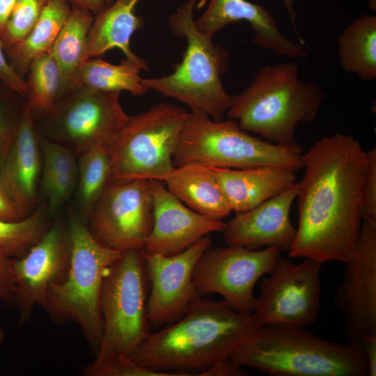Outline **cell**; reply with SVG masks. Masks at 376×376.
<instances>
[{
    "instance_id": "1",
    "label": "cell",
    "mask_w": 376,
    "mask_h": 376,
    "mask_svg": "<svg viewBox=\"0 0 376 376\" xmlns=\"http://www.w3.org/2000/svg\"><path fill=\"white\" fill-rule=\"evenodd\" d=\"M302 161L298 226L288 256L345 263L362 224L359 205L368 151L353 136L336 133L317 141Z\"/></svg>"
},
{
    "instance_id": "2",
    "label": "cell",
    "mask_w": 376,
    "mask_h": 376,
    "mask_svg": "<svg viewBox=\"0 0 376 376\" xmlns=\"http://www.w3.org/2000/svg\"><path fill=\"white\" fill-rule=\"evenodd\" d=\"M260 327L253 313H239L224 299L200 297L179 320L150 332L132 359L145 368L175 376L200 373L230 357Z\"/></svg>"
},
{
    "instance_id": "3",
    "label": "cell",
    "mask_w": 376,
    "mask_h": 376,
    "mask_svg": "<svg viewBox=\"0 0 376 376\" xmlns=\"http://www.w3.org/2000/svg\"><path fill=\"white\" fill-rule=\"evenodd\" d=\"M306 328L268 324L231 354L238 366L271 376H368L361 348L321 338Z\"/></svg>"
},
{
    "instance_id": "4",
    "label": "cell",
    "mask_w": 376,
    "mask_h": 376,
    "mask_svg": "<svg viewBox=\"0 0 376 376\" xmlns=\"http://www.w3.org/2000/svg\"><path fill=\"white\" fill-rule=\"evenodd\" d=\"M324 98L315 82H304L293 62L260 68L251 84L232 95L226 114L239 127L269 142L297 143L295 131L299 123L314 120Z\"/></svg>"
},
{
    "instance_id": "5",
    "label": "cell",
    "mask_w": 376,
    "mask_h": 376,
    "mask_svg": "<svg viewBox=\"0 0 376 376\" xmlns=\"http://www.w3.org/2000/svg\"><path fill=\"white\" fill-rule=\"evenodd\" d=\"M198 0H186L169 17L171 31L186 40L182 58L169 75L143 78L148 90L186 104L190 111L221 120L230 107L232 95L225 90L221 76L228 70L229 54L211 36L196 26L194 10Z\"/></svg>"
},
{
    "instance_id": "6",
    "label": "cell",
    "mask_w": 376,
    "mask_h": 376,
    "mask_svg": "<svg viewBox=\"0 0 376 376\" xmlns=\"http://www.w3.org/2000/svg\"><path fill=\"white\" fill-rule=\"evenodd\" d=\"M70 263L65 277L48 290L43 308L56 323L75 322L97 351L102 338L103 283L121 252L101 244L76 214L68 224Z\"/></svg>"
},
{
    "instance_id": "7",
    "label": "cell",
    "mask_w": 376,
    "mask_h": 376,
    "mask_svg": "<svg viewBox=\"0 0 376 376\" xmlns=\"http://www.w3.org/2000/svg\"><path fill=\"white\" fill-rule=\"evenodd\" d=\"M299 143L275 144L249 134L232 119L214 120L189 111L173 157L175 167L200 164L244 169L279 166L295 171L303 169Z\"/></svg>"
},
{
    "instance_id": "8",
    "label": "cell",
    "mask_w": 376,
    "mask_h": 376,
    "mask_svg": "<svg viewBox=\"0 0 376 376\" xmlns=\"http://www.w3.org/2000/svg\"><path fill=\"white\" fill-rule=\"evenodd\" d=\"M189 111L158 103L130 118L109 148V182L164 181L173 171V157Z\"/></svg>"
},
{
    "instance_id": "9",
    "label": "cell",
    "mask_w": 376,
    "mask_h": 376,
    "mask_svg": "<svg viewBox=\"0 0 376 376\" xmlns=\"http://www.w3.org/2000/svg\"><path fill=\"white\" fill-rule=\"evenodd\" d=\"M149 285L142 249L122 252L103 283V334L95 359L116 355L132 358L149 335Z\"/></svg>"
},
{
    "instance_id": "10",
    "label": "cell",
    "mask_w": 376,
    "mask_h": 376,
    "mask_svg": "<svg viewBox=\"0 0 376 376\" xmlns=\"http://www.w3.org/2000/svg\"><path fill=\"white\" fill-rule=\"evenodd\" d=\"M120 94L80 86L38 118L41 120L39 133L67 146L77 156L97 143L111 146L130 118L120 105Z\"/></svg>"
},
{
    "instance_id": "11",
    "label": "cell",
    "mask_w": 376,
    "mask_h": 376,
    "mask_svg": "<svg viewBox=\"0 0 376 376\" xmlns=\"http://www.w3.org/2000/svg\"><path fill=\"white\" fill-rule=\"evenodd\" d=\"M323 263L306 258L299 264L279 257L260 285L253 314L260 325L291 324L306 328L320 311V273Z\"/></svg>"
},
{
    "instance_id": "12",
    "label": "cell",
    "mask_w": 376,
    "mask_h": 376,
    "mask_svg": "<svg viewBox=\"0 0 376 376\" xmlns=\"http://www.w3.org/2000/svg\"><path fill=\"white\" fill-rule=\"evenodd\" d=\"M88 222L93 236L107 247L121 253L143 249L153 225L149 180L110 181Z\"/></svg>"
},
{
    "instance_id": "13",
    "label": "cell",
    "mask_w": 376,
    "mask_h": 376,
    "mask_svg": "<svg viewBox=\"0 0 376 376\" xmlns=\"http://www.w3.org/2000/svg\"><path fill=\"white\" fill-rule=\"evenodd\" d=\"M281 251L275 246L251 250L242 246L208 248L198 259L194 282L200 294L217 293L236 311L253 313L254 287L269 274Z\"/></svg>"
},
{
    "instance_id": "14",
    "label": "cell",
    "mask_w": 376,
    "mask_h": 376,
    "mask_svg": "<svg viewBox=\"0 0 376 376\" xmlns=\"http://www.w3.org/2000/svg\"><path fill=\"white\" fill-rule=\"evenodd\" d=\"M344 263L334 305L343 316L347 343L360 347L365 336L376 334V224L362 221Z\"/></svg>"
},
{
    "instance_id": "15",
    "label": "cell",
    "mask_w": 376,
    "mask_h": 376,
    "mask_svg": "<svg viewBox=\"0 0 376 376\" xmlns=\"http://www.w3.org/2000/svg\"><path fill=\"white\" fill-rule=\"evenodd\" d=\"M210 245L207 235L173 256L143 252L150 285L147 302L150 324L175 322L201 297L194 282V272L198 259Z\"/></svg>"
},
{
    "instance_id": "16",
    "label": "cell",
    "mask_w": 376,
    "mask_h": 376,
    "mask_svg": "<svg viewBox=\"0 0 376 376\" xmlns=\"http://www.w3.org/2000/svg\"><path fill=\"white\" fill-rule=\"evenodd\" d=\"M70 253L68 225L57 219L24 256L13 258L19 324L26 322L36 306L44 307L49 288L65 277Z\"/></svg>"
},
{
    "instance_id": "17",
    "label": "cell",
    "mask_w": 376,
    "mask_h": 376,
    "mask_svg": "<svg viewBox=\"0 0 376 376\" xmlns=\"http://www.w3.org/2000/svg\"><path fill=\"white\" fill-rule=\"evenodd\" d=\"M153 203V225L143 248L146 253L173 256L214 232L225 222L205 217L175 197L162 180H149Z\"/></svg>"
},
{
    "instance_id": "18",
    "label": "cell",
    "mask_w": 376,
    "mask_h": 376,
    "mask_svg": "<svg viewBox=\"0 0 376 376\" xmlns=\"http://www.w3.org/2000/svg\"><path fill=\"white\" fill-rule=\"evenodd\" d=\"M298 192V183L258 206L240 213L225 224L223 237L228 246L251 250L275 246L288 251L296 228L290 221V209Z\"/></svg>"
},
{
    "instance_id": "19",
    "label": "cell",
    "mask_w": 376,
    "mask_h": 376,
    "mask_svg": "<svg viewBox=\"0 0 376 376\" xmlns=\"http://www.w3.org/2000/svg\"><path fill=\"white\" fill-rule=\"evenodd\" d=\"M247 22L254 34L253 42L274 54L295 58H305L308 52L279 29L276 19L262 5L247 0H210L201 15L195 19L196 28L209 36L227 24Z\"/></svg>"
},
{
    "instance_id": "20",
    "label": "cell",
    "mask_w": 376,
    "mask_h": 376,
    "mask_svg": "<svg viewBox=\"0 0 376 376\" xmlns=\"http://www.w3.org/2000/svg\"><path fill=\"white\" fill-rule=\"evenodd\" d=\"M40 133L25 101L17 136L1 168L0 182L26 212L36 208L42 170Z\"/></svg>"
},
{
    "instance_id": "21",
    "label": "cell",
    "mask_w": 376,
    "mask_h": 376,
    "mask_svg": "<svg viewBox=\"0 0 376 376\" xmlns=\"http://www.w3.org/2000/svg\"><path fill=\"white\" fill-rule=\"evenodd\" d=\"M211 168L232 211L236 213L249 210L297 183L296 171L287 168Z\"/></svg>"
},
{
    "instance_id": "22",
    "label": "cell",
    "mask_w": 376,
    "mask_h": 376,
    "mask_svg": "<svg viewBox=\"0 0 376 376\" xmlns=\"http://www.w3.org/2000/svg\"><path fill=\"white\" fill-rule=\"evenodd\" d=\"M163 182L175 197L205 217L222 221L232 212L210 166L191 164L175 167Z\"/></svg>"
},
{
    "instance_id": "23",
    "label": "cell",
    "mask_w": 376,
    "mask_h": 376,
    "mask_svg": "<svg viewBox=\"0 0 376 376\" xmlns=\"http://www.w3.org/2000/svg\"><path fill=\"white\" fill-rule=\"evenodd\" d=\"M140 1L114 0L94 15L87 38L86 60L118 49L127 59L143 61L130 47L133 34L144 26L143 19L136 13Z\"/></svg>"
},
{
    "instance_id": "24",
    "label": "cell",
    "mask_w": 376,
    "mask_h": 376,
    "mask_svg": "<svg viewBox=\"0 0 376 376\" xmlns=\"http://www.w3.org/2000/svg\"><path fill=\"white\" fill-rule=\"evenodd\" d=\"M42 170L40 188L53 215L75 191L77 156L67 146L40 135Z\"/></svg>"
},
{
    "instance_id": "25",
    "label": "cell",
    "mask_w": 376,
    "mask_h": 376,
    "mask_svg": "<svg viewBox=\"0 0 376 376\" xmlns=\"http://www.w3.org/2000/svg\"><path fill=\"white\" fill-rule=\"evenodd\" d=\"M93 18L88 10L72 8L49 51L60 70L63 95L80 86L79 75L86 61L87 38Z\"/></svg>"
},
{
    "instance_id": "26",
    "label": "cell",
    "mask_w": 376,
    "mask_h": 376,
    "mask_svg": "<svg viewBox=\"0 0 376 376\" xmlns=\"http://www.w3.org/2000/svg\"><path fill=\"white\" fill-rule=\"evenodd\" d=\"M72 8L67 0H49L26 36L5 49L9 63L22 78L36 58L49 51Z\"/></svg>"
},
{
    "instance_id": "27",
    "label": "cell",
    "mask_w": 376,
    "mask_h": 376,
    "mask_svg": "<svg viewBox=\"0 0 376 376\" xmlns=\"http://www.w3.org/2000/svg\"><path fill=\"white\" fill-rule=\"evenodd\" d=\"M342 69L363 81L376 77V16L364 15L352 21L337 40Z\"/></svg>"
},
{
    "instance_id": "28",
    "label": "cell",
    "mask_w": 376,
    "mask_h": 376,
    "mask_svg": "<svg viewBox=\"0 0 376 376\" xmlns=\"http://www.w3.org/2000/svg\"><path fill=\"white\" fill-rule=\"evenodd\" d=\"M147 63L127 58L113 64L99 58L87 59L82 64L79 86L105 92L127 91L134 96L142 95L148 90L140 76L141 70H148Z\"/></svg>"
},
{
    "instance_id": "29",
    "label": "cell",
    "mask_w": 376,
    "mask_h": 376,
    "mask_svg": "<svg viewBox=\"0 0 376 376\" xmlns=\"http://www.w3.org/2000/svg\"><path fill=\"white\" fill-rule=\"evenodd\" d=\"M110 146L97 143L77 155V214L86 224L110 176Z\"/></svg>"
},
{
    "instance_id": "30",
    "label": "cell",
    "mask_w": 376,
    "mask_h": 376,
    "mask_svg": "<svg viewBox=\"0 0 376 376\" xmlns=\"http://www.w3.org/2000/svg\"><path fill=\"white\" fill-rule=\"evenodd\" d=\"M25 81L26 102L34 118L49 113L63 95L60 70L49 52L32 61Z\"/></svg>"
},
{
    "instance_id": "31",
    "label": "cell",
    "mask_w": 376,
    "mask_h": 376,
    "mask_svg": "<svg viewBox=\"0 0 376 376\" xmlns=\"http://www.w3.org/2000/svg\"><path fill=\"white\" fill-rule=\"evenodd\" d=\"M48 214L42 205L21 220L0 219V253L10 258L24 256L49 228Z\"/></svg>"
},
{
    "instance_id": "32",
    "label": "cell",
    "mask_w": 376,
    "mask_h": 376,
    "mask_svg": "<svg viewBox=\"0 0 376 376\" xmlns=\"http://www.w3.org/2000/svg\"><path fill=\"white\" fill-rule=\"evenodd\" d=\"M49 0H17L0 37L4 48L24 39L39 19Z\"/></svg>"
},
{
    "instance_id": "33",
    "label": "cell",
    "mask_w": 376,
    "mask_h": 376,
    "mask_svg": "<svg viewBox=\"0 0 376 376\" xmlns=\"http://www.w3.org/2000/svg\"><path fill=\"white\" fill-rule=\"evenodd\" d=\"M82 373L86 376H174L171 373L148 369L130 357L120 355L95 359Z\"/></svg>"
},
{
    "instance_id": "34",
    "label": "cell",
    "mask_w": 376,
    "mask_h": 376,
    "mask_svg": "<svg viewBox=\"0 0 376 376\" xmlns=\"http://www.w3.org/2000/svg\"><path fill=\"white\" fill-rule=\"evenodd\" d=\"M24 102L16 105L0 97V169L17 136Z\"/></svg>"
},
{
    "instance_id": "35",
    "label": "cell",
    "mask_w": 376,
    "mask_h": 376,
    "mask_svg": "<svg viewBox=\"0 0 376 376\" xmlns=\"http://www.w3.org/2000/svg\"><path fill=\"white\" fill-rule=\"evenodd\" d=\"M368 166L360 191L359 212L363 221L376 224V148L368 151Z\"/></svg>"
},
{
    "instance_id": "36",
    "label": "cell",
    "mask_w": 376,
    "mask_h": 376,
    "mask_svg": "<svg viewBox=\"0 0 376 376\" xmlns=\"http://www.w3.org/2000/svg\"><path fill=\"white\" fill-rule=\"evenodd\" d=\"M4 50L3 44L0 39V81L9 89L26 99L28 88L26 81L9 63Z\"/></svg>"
},
{
    "instance_id": "37",
    "label": "cell",
    "mask_w": 376,
    "mask_h": 376,
    "mask_svg": "<svg viewBox=\"0 0 376 376\" xmlns=\"http://www.w3.org/2000/svg\"><path fill=\"white\" fill-rule=\"evenodd\" d=\"M13 258L0 253V299L8 306H15Z\"/></svg>"
},
{
    "instance_id": "38",
    "label": "cell",
    "mask_w": 376,
    "mask_h": 376,
    "mask_svg": "<svg viewBox=\"0 0 376 376\" xmlns=\"http://www.w3.org/2000/svg\"><path fill=\"white\" fill-rule=\"evenodd\" d=\"M27 216L0 182V219L19 221Z\"/></svg>"
},
{
    "instance_id": "39",
    "label": "cell",
    "mask_w": 376,
    "mask_h": 376,
    "mask_svg": "<svg viewBox=\"0 0 376 376\" xmlns=\"http://www.w3.org/2000/svg\"><path fill=\"white\" fill-rule=\"evenodd\" d=\"M245 375L246 372L242 368L237 366L230 357L215 363L198 374V375L210 376H242Z\"/></svg>"
},
{
    "instance_id": "40",
    "label": "cell",
    "mask_w": 376,
    "mask_h": 376,
    "mask_svg": "<svg viewBox=\"0 0 376 376\" xmlns=\"http://www.w3.org/2000/svg\"><path fill=\"white\" fill-rule=\"evenodd\" d=\"M363 353L368 376L376 375V334L365 336L360 345Z\"/></svg>"
},
{
    "instance_id": "41",
    "label": "cell",
    "mask_w": 376,
    "mask_h": 376,
    "mask_svg": "<svg viewBox=\"0 0 376 376\" xmlns=\"http://www.w3.org/2000/svg\"><path fill=\"white\" fill-rule=\"evenodd\" d=\"M72 8L88 10L94 15L101 12L107 5L103 0H67Z\"/></svg>"
},
{
    "instance_id": "42",
    "label": "cell",
    "mask_w": 376,
    "mask_h": 376,
    "mask_svg": "<svg viewBox=\"0 0 376 376\" xmlns=\"http://www.w3.org/2000/svg\"><path fill=\"white\" fill-rule=\"evenodd\" d=\"M17 1V0H0V37Z\"/></svg>"
},
{
    "instance_id": "43",
    "label": "cell",
    "mask_w": 376,
    "mask_h": 376,
    "mask_svg": "<svg viewBox=\"0 0 376 376\" xmlns=\"http://www.w3.org/2000/svg\"><path fill=\"white\" fill-rule=\"evenodd\" d=\"M282 1L289 16L292 27L297 36L298 42H299L303 46H306V43L302 38V37L300 36L297 27V13L294 8L295 0H282Z\"/></svg>"
},
{
    "instance_id": "44",
    "label": "cell",
    "mask_w": 376,
    "mask_h": 376,
    "mask_svg": "<svg viewBox=\"0 0 376 376\" xmlns=\"http://www.w3.org/2000/svg\"><path fill=\"white\" fill-rule=\"evenodd\" d=\"M4 338H5L4 332L2 328L0 327V346L1 345V344L3 343L4 340Z\"/></svg>"
},
{
    "instance_id": "45",
    "label": "cell",
    "mask_w": 376,
    "mask_h": 376,
    "mask_svg": "<svg viewBox=\"0 0 376 376\" xmlns=\"http://www.w3.org/2000/svg\"><path fill=\"white\" fill-rule=\"evenodd\" d=\"M107 6L110 5L114 0H103Z\"/></svg>"
}]
</instances>
